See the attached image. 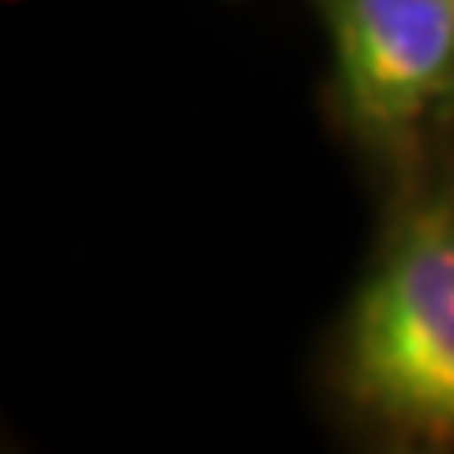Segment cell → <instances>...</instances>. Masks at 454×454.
<instances>
[{
  "label": "cell",
  "instance_id": "cell-1",
  "mask_svg": "<svg viewBox=\"0 0 454 454\" xmlns=\"http://www.w3.org/2000/svg\"><path fill=\"white\" fill-rule=\"evenodd\" d=\"M330 379L375 443L454 454V178L397 201L340 318Z\"/></svg>",
  "mask_w": 454,
  "mask_h": 454
},
{
  "label": "cell",
  "instance_id": "cell-2",
  "mask_svg": "<svg viewBox=\"0 0 454 454\" xmlns=\"http://www.w3.org/2000/svg\"><path fill=\"white\" fill-rule=\"evenodd\" d=\"M352 133L409 155L454 114V0H322Z\"/></svg>",
  "mask_w": 454,
  "mask_h": 454
}]
</instances>
